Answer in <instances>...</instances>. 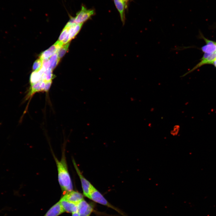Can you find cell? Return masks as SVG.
Wrapping results in <instances>:
<instances>
[{
    "instance_id": "cell-14",
    "label": "cell",
    "mask_w": 216,
    "mask_h": 216,
    "mask_svg": "<svg viewBox=\"0 0 216 216\" xmlns=\"http://www.w3.org/2000/svg\"><path fill=\"white\" fill-rule=\"evenodd\" d=\"M42 67V60L40 59L36 60L33 65L32 69L34 71H38Z\"/></svg>"
},
{
    "instance_id": "cell-7",
    "label": "cell",
    "mask_w": 216,
    "mask_h": 216,
    "mask_svg": "<svg viewBox=\"0 0 216 216\" xmlns=\"http://www.w3.org/2000/svg\"><path fill=\"white\" fill-rule=\"evenodd\" d=\"M59 201L64 212L73 213L78 212V204L68 201L62 197Z\"/></svg>"
},
{
    "instance_id": "cell-3",
    "label": "cell",
    "mask_w": 216,
    "mask_h": 216,
    "mask_svg": "<svg viewBox=\"0 0 216 216\" xmlns=\"http://www.w3.org/2000/svg\"><path fill=\"white\" fill-rule=\"evenodd\" d=\"M72 162L75 170L80 177L83 195L89 198L91 193L94 187L82 175L74 159Z\"/></svg>"
},
{
    "instance_id": "cell-17",
    "label": "cell",
    "mask_w": 216,
    "mask_h": 216,
    "mask_svg": "<svg viewBox=\"0 0 216 216\" xmlns=\"http://www.w3.org/2000/svg\"><path fill=\"white\" fill-rule=\"evenodd\" d=\"M180 127L178 125H176L173 128V129L170 131V134L173 136H175L178 135L180 130Z\"/></svg>"
},
{
    "instance_id": "cell-9",
    "label": "cell",
    "mask_w": 216,
    "mask_h": 216,
    "mask_svg": "<svg viewBox=\"0 0 216 216\" xmlns=\"http://www.w3.org/2000/svg\"><path fill=\"white\" fill-rule=\"evenodd\" d=\"M202 37L207 44L206 45L202 47V51L205 53H212L216 51V42L207 39L203 36Z\"/></svg>"
},
{
    "instance_id": "cell-21",
    "label": "cell",
    "mask_w": 216,
    "mask_h": 216,
    "mask_svg": "<svg viewBox=\"0 0 216 216\" xmlns=\"http://www.w3.org/2000/svg\"><path fill=\"white\" fill-rule=\"evenodd\" d=\"M79 215L78 212L72 213V216H79Z\"/></svg>"
},
{
    "instance_id": "cell-2",
    "label": "cell",
    "mask_w": 216,
    "mask_h": 216,
    "mask_svg": "<svg viewBox=\"0 0 216 216\" xmlns=\"http://www.w3.org/2000/svg\"><path fill=\"white\" fill-rule=\"evenodd\" d=\"M89 199L95 202L106 206L115 210L123 216H126L121 211L110 203L94 187L91 193Z\"/></svg>"
},
{
    "instance_id": "cell-22",
    "label": "cell",
    "mask_w": 216,
    "mask_h": 216,
    "mask_svg": "<svg viewBox=\"0 0 216 216\" xmlns=\"http://www.w3.org/2000/svg\"><path fill=\"white\" fill-rule=\"evenodd\" d=\"M125 4L127 7V3L129 0H121Z\"/></svg>"
},
{
    "instance_id": "cell-10",
    "label": "cell",
    "mask_w": 216,
    "mask_h": 216,
    "mask_svg": "<svg viewBox=\"0 0 216 216\" xmlns=\"http://www.w3.org/2000/svg\"><path fill=\"white\" fill-rule=\"evenodd\" d=\"M116 8L118 11L121 20L124 24L125 20V9L127 7L121 0H113Z\"/></svg>"
},
{
    "instance_id": "cell-13",
    "label": "cell",
    "mask_w": 216,
    "mask_h": 216,
    "mask_svg": "<svg viewBox=\"0 0 216 216\" xmlns=\"http://www.w3.org/2000/svg\"><path fill=\"white\" fill-rule=\"evenodd\" d=\"M70 28L65 26L60 35L58 41H62L64 40L68 33Z\"/></svg>"
},
{
    "instance_id": "cell-15",
    "label": "cell",
    "mask_w": 216,
    "mask_h": 216,
    "mask_svg": "<svg viewBox=\"0 0 216 216\" xmlns=\"http://www.w3.org/2000/svg\"><path fill=\"white\" fill-rule=\"evenodd\" d=\"M52 55V53L50 51L48 50L43 52L40 55V58L41 60L44 59L49 58Z\"/></svg>"
},
{
    "instance_id": "cell-11",
    "label": "cell",
    "mask_w": 216,
    "mask_h": 216,
    "mask_svg": "<svg viewBox=\"0 0 216 216\" xmlns=\"http://www.w3.org/2000/svg\"><path fill=\"white\" fill-rule=\"evenodd\" d=\"M69 45V43H68L61 47L57 52L58 58L60 59L63 56L65 53L67 52L68 46Z\"/></svg>"
},
{
    "instance_id": "cell-20",
    "label": "cell",
    "mask_w": 216,
    "mask_h": 216,
    "mask_svg": "<svg viewBox=\"0 0 216 216\" xmlns=\"http://www.w3.org/2000/svg\"><path fill=\"white\" fill-rule=\"evenodd\" d=\"M47 50L51 52L52 55L57 53L58 51V50L56 45L55 43L52 46Z\"/></svg>"
},
{
    "instance_id": "cell-6",
    "label": "cell",
    "mask_w": 216,
    "mask_h": 216,
    "mask_svg": "<svg viewBox=\"0 0 216 216\" xmlns=\"http://www.w3.org/2000/svg\"><path fill=\"white\" fill-rule=\"evenodd\" d=\"M70 202L78 204L83 200V196L80 193L73 190L66 193L62 197Z\"/></svg>"
},
{
    "instance_id": "cell-1",
    "label": "cell",
    "mask_w": 216,
    "mask_h": 216,
    "mask_svg": "<svg viewBox=\"0 0 216 216\" xmlns=\"http://www.w3.org/2000/svg\"><path fill=\"white\" fill-rule=\"evenodd\" d=\"M53 156L57 167L58 183L62 190L66 193L72 191L73 185L68 170L64 149L63 150L60 160L53 153Z\"/></svg>"
},
{
    "instance_id": "cell-4",
    "label": "cell",
    "mask_w": 216,
    "mask_h": 216,
    "mask_svg": "<svg viewBox=\"0 0 216 216\" xmlns=\"http://www.w3.org/2000/svg\"><path fill=\"white\" fill-rule=\"evenodd\" d=\"M94 13L93 9H88L82 6L80 10L76 13V16L74 18V22L76 23H83L90 18Z\"/></svg>"
},
{
    "instance_id": "cell-5",
    "label": "cell",
    "mask_w": 216,
    "mask_h": 216,
    "mask_svg": "<svg viewBox=\"0 0 216 216\" xmlns=\"http://www.w3.org/2000/svg\"><path fill=\"white\" fill-rule=\"evenodd\" d=\"M216 59V51L212 53H205L202 58L200 62L191 70L183 74L182 76V77H184L203 65L206 64H213V62Z\"/></svg>"
},
{
    "instance_id": "cell-12",
    "label": "cell",
    "mask_w": 216,
    "mask_h": 216,
    "mask_svg": "<svg viewBox=\"0 0 216 216\" xmlns=\"http://www.w3.org/2000/svg\"><path fill=\"white\" fill-rule=\"evenodd\" d=\"M83 23H77L74 30L70 36V41L74 38L80 30Z\"/></svg>"
},
{
    "instance_id": "cell-19",
    "label": "cell",
    "mask_w": 216,
    "mask_h": 216,
    "mask_svg": "<svg viewBox=\"0 0 216 216\" xmlns=\"http://www.w3.org/2000/svg\"><path fill=\"white\" fill-rule=\"evenodd\" d=\"M58 58L57 53H55L51 56L49 60L50 62V67L49 68L52 66Z\"/></svg>"
},
{
    "instance_id": "cell-8",
    "label": "cell",
    "mask_w": 216,
    "mask_h": 216,
    "mask_svg": "<svg viewBox=\"0 0 216 216\" xmlns=\"http://www.w3.org/2000/svg\"><path fill=\"white\" fill-rule=\"evenodd\" d=\"M64 212L59 201L52 206L44 216H58Z\"/></svg>"
},
{
    "instance_id": "cell-18",
    "label": "cell",
    "mask_w": 216,
    "mask_h": 216,
    "mask_svg": "<svg viewBox=\"0 0 216 216\" xmlns=\"http://www.w3.org/2000/svg\"><path fill=\"white\" fill-rule=\"evenodd\" d=\"M93 210V206L92 204L90 203V206L87 211L83 214H79V216H90Z\"/></svg>"
},
{
    "instance_id": "cell-16",
    "label": "cell",
    "mask_w": 216,
    "mask_h": 216,
    "mask_svg": "<svg viewBox=\"0 0 216 216\" xmlns=\"http://www.w3.org/2000/svg\"><path fill=\"white\" fill-rule=\"evenodd\" d=\"M42 61V67L45 70L49 68L50 67V61L48 58H44L41 60Z\"/></svg>"
},
{
    "instance_id": "cell-23",
    "label": "cell",
    "mask_w": 216,
    "mask_h": 216,
    "mask_svg": "<svg viewBox=\"0 0 216 216\" xmlns=\"http://www.w3.org/2000/svg\"><path fill=\"white\" fill-rule=\"evenodd\" d=\"M213 64L216 67V59L214 61Z\"/></svg>"
}]
</instances>
